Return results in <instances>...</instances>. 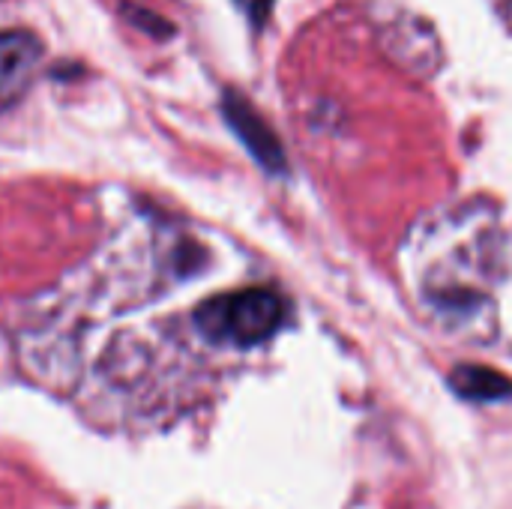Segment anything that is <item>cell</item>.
I'll use <instances>...</instances> for the list:
<instances>
[{
  "label": "cell",
  "mask_w": 512,
  "mask_h": 509,
  "mask_svg": "<svg viewBox=\"0 0 512 509\" xmlns=\"http://www.w3.org/2000/svg\"><path fill=\"white\" fill-rule=\"evenodd\" d=\"M285 321V303L270 288H246L198 306L195 327L219 345L252 348L267 342Z\"/></svg>",
  "instance_id": "obj_1"
},
{
  "label": "cell",
  "mask_w": 512,
  "mask_h": 509,
  "mask_svg": "<svg viewBox=\"0 0 512 509\" xmlns=\"http://www.w3.org/2000/svg\"><path fill=\"white\" fill-rule=\"evenodd\" d=\"M222 114L228 120V126L234 129V135L243 141V147L252 153V159L267 168L270 174H282L288 168L285 162V150L282 141L276 138V132L267 126V120L249 105L246 96H240L237 90H228L222 96Z\"/></svg>",
  "instance_id": "obj_2"
},
{
  "label": "cell",
  "mask_w": 512,
  "mask_h": 509,
  "mask_svg": "<svg viewBox=\"0 0 512 509\" xmlns=\"http://www.w3.org/2000/svg\"><path fill=\"white\" fill-rule=\"evenodd\" d=\"M42 42L27 30L0 33V111L12 108L33 84L42 66Z\"/></svg>",
  "instance_id": "obj_3"
},
{
  "label": "cell",
  "mask_w": 512,
  "mask_h": 509,
  "mask_svg": "<svg viewBox=\"0 0 512 509\" xmlns=\"http://www.w3.org/2000/svg\"><path fill=\"white\" fill-rule=\"evenodd\" d=\"M381 42L384 48L411 72H435L441 60V45L429 24L417 21L414 15L396 12L387 24H381Z\"/></svg>",
  "instance_id": "obj_4"
},
{
  "label": "cell",
  "mask_w": 512,
  "mask_h": 509,
  "mask_svg": "<svg viewBox=\"0 0 512 509\" xmlns=\"http://www.w3.org/2000/svg\"><path fill=\"white\" fill-rule=\"evenodd\" d=\"M450 387L471 402H498L512 396V381L489 366H459L450 375Z\"/></svg>",
  "instance_id": "obj_5"
},
{
  "label": "cell",
  "mask_w": 512,
  "mask_h": 509,
  "mask_svg": "<svg viewBox=\"0 0 512 509\" xmlns=\"http://www.w3.org/2000/svg\"><path fill=\"white\" fill-rule=\"evenodd\" d=\"M129 18H132L141 30L153 33V36H168V33H171V24H168L165 18L147 12V9H129Z\"/></svg>",
  "instance_id": "obj_6"
},
{
  "label": "cell",
  "mask_w": 512,
  "mask_h": 509,
  "mask_svg": "<svg viewBox=\"0 0 512 509\" xmlns=\"http://www.w3.org/2000/svg\"><path fill=\"white\" fill-rule=\"evenodd\" d=\"M237 6L246 12V18L252 21V27L261 30L264 21H267V15H270V9H273V0H237Z\"/></svg>",
  "instance_id": "obj_7"
}]
</instances>
